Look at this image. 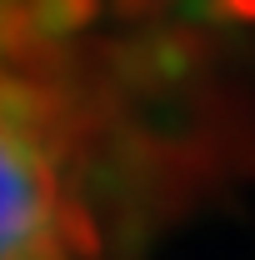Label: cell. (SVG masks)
Here are the masks:
<instances>
[{"instance_id": "1", "label": "cell", "mask_w": 255, "mask_h": 260, "mask_svg": "<svg viewBox=\"0 0 255 260\" xmlns=\"http://www.w3.org/2000/svg\"><path fill=\"white\" fill-rule=\"evenodd\" d=\"M55 215L60 205L40 165V135L0 120V260H45L65 250Z\"/></svg>"}, {"instance_id": "3", "label": "cell", "mask_w": 255, "mask_h": 260, "mask_svg": "<svg viewBox=\"0 0 255 260\" xmlns=\"http://www.w3.org/2000/svg\"><path fill=\"white\" fill-rule=\"evenodd\" d=\"M205 15H215V20H255V0H205Z\"/></svg>"}, {"instance_id": "2", "label": "cell", "mask_w": 255, "mask_h": 260, "mask_svg": "<svg viewBox=\"0 0 255 260\" xmlns=\"http://www.w3.org/2000/svg\"><path fill=\"white\" fill-rule=\"evenodd\" d=\"M35 40H70V35L90 30L100 15V0H25Z\"/></svg>"}]
</instances>
